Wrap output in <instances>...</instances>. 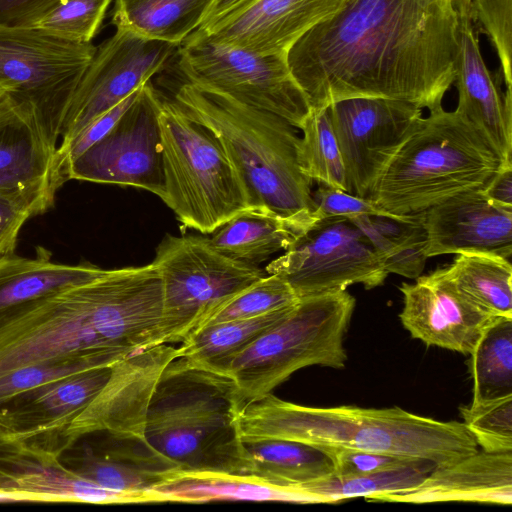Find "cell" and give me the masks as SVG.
I'll use <instances>...</instances> for the list:
<instances>
[{
    "label": "cell",
    "instance_id": "obj_1",
    "mask_svg": "<svg viewBox=\"0 0 512 512\" xmlns=\"http://www.w3.org/2000/svg\"><path fill=\"white\" fill-rule=\"evenodd\" d=\"M458 16L451 0H350L288 50L311 109L353 97L429 111L454 81Z\"/></svg>",
    "mask_w": 512,
    "mask_h": 512
},
{
    "label": "cell",
    "instance_id": "obj_2",
    "mask_svg": "<svg viewBox=\"0 0 512 512\" xmlns=\"http://www.w3.org/2000/svg\"><path fill=\"white\" fill-rule=\"evenodd\" d=\"M162 280L156 266L106 269L100 276L0 311V376L67 358L112 366L163 344Z\"/></svg>",
    "mask_w": 512,
    "mask_h": 512
},
{
    "label": "cell",
    "instance_id": "obj_3",
    "mask_svg": "<svg viewBox=\"0 0 512 512\" xmlns=\"http://www.w3.org/2000/svg\"><path fill=\"white\" fill-rule=\"evenodd\" d=\"M239 434L242 441L281 438L319 447L422 458L437 466L478 450L462 422L439 421L399 407L304 406L271 393L243 406Z\"/></svg>",
    "mask_w": 512,
    "mask_h": 512
},
{
    "label": "cell",
    "instance_id": "obj_4",
    "mask_svg": "<svg viewBox=\"0 0 512 512\" xmlns=\"http://www.w3.org/2000/svg\"><path fill=\"white\" fill-rule=\"evenodd\" d=\"M171 99L218 138L253 210L286 219L303 232L315 222L312 180L299 165L296 127L276 114L185 80Z\"/></svg>",
    "mask_w": 512,
    "mask_h": 512
},
{
    "label": "cell",
    "instance_id": "obj_5",
    "mask_svg": "<svg viewBox=\"0 0 512 512\" xmlns=\"http://www.w3.org/2000/svg\"><path fill=\"white\" fill-rule=\"evenodd\" d=\"M243 404L233 379L175 357L162 371L144 437L180 471L247 475L239 434Z\"/></svg>",
    "mask_w": 512,
    "mask_h": 512
},
{
    "label": "cell",
    "instance_id": "obj_6",
    "mask_svg": "<svg viewBox=\"0 0 512 512\" xmlns=\"http://www.w3.org/2000/svg\"><path fill=\"white\" fill-rule=\"evenodd\" d=\"M509 164L464 115L440 106L418 120L366 198L393 215L421 213L457 194L483 189Z\"/></svg>",
    "mask_w": 512,
    "mask_h": 512
},
{
    "label": "cell",
    "instance_id": "obj_7",
    "mask_svg": "<svg viewBox=\"0 0 512 512\" xmlns=\"http://www.w3.org/2000/svg\"><path fill=\"white\" fill-rule=\"evenodd\" d=\"M163 202L186 227L203 234L253 210L241 178L218 138L161 96Z\"/></svg>",
    "mask_w": 512,
    "mask_h": 512
},
{
    "label": "cell",
    "instance_id": "obj_8",
    "mask_svg": "<svg viewBox=\"0 0 512 512\" xmlns=\"http://www.w3.org/2000/svg\"><path fill=\"white\" fill-rule=\"evenodd\" d=\"M354 308L355 298L346 290L299 299L281 321L232 361L228 376L243 406L271 393L301 368H344V338Z\"/></svg>",
    "mask_w": 512,
    "mask_h": 512
},
{
    "label": "cell",
    "instance_id": "obj_9",
    "mask_svg": "<svg viewBox=\"0 0 512 512\" xmlns=\"http://www.w3.org/2000/svg\"><path fill=\"white\" fill-rule=\"evenodd\" d=\"M96 46L0 23V90L58 148L81 77Z\"/></svg>",
    "mask_w": 512,
    "mask_h": 512
},
{
    "label": "cell",
    "instance_id": "obj_10",
    "mask_svg": "<svg viewBox=\"0 0 512 512\" xmlns=\"http://www.w3.org/2000/svg\"><path fill=\"white\" fill-rule=\"evenodd\" d=\"M162 280V343L184 342L241 291L267 275L220 252L211 238L166 235L152 262Z\"/></svg>",
    "mask_w": 512,
    "mask_h": 512
},
{
    "label": "cell",
    "instance_id": "obj_11",
    "mask_svg": "<svg viewBox=\"0 0 512 512\" xmlns=\"http://www.w3.org/2000/svg\"><path fill=\"white\" fill-rule=\"evenodd\" d=\"M286 54H257L213 40L199 29L175 53L185 81L276 114L299 129L311 106Z\"/></svg>",
    "mask_w": 512,
    "mask_h": 512
},
{
    "label": "cell",
    "instance_id": "obj_12",
    "mask_svg": "<svg viewBox=\"0 0 512 512\" xmlns=\"http://www.w3.org/2000/svg\"><path fill=\"white\" fill-rule=\"evenodd\" d=\"M265 272L284 279L299 299L345 291L354 284L372 289L388 276L370 241L346 218L314 222Z\"/></svg>",
    "mask_w": 512,
    "mask_h": 512
},
{
    "label": "cell",
    "instance_id": "obj_13",
    "mask_svg": "<svg viewBox=\"0 0 512 512\" xmlns=\"http://www.w3.org/2000/svg\"><path fill=\"white\" fill-rule=\"evenodd\" d=\"M160 103L148 81L113 128L65 166L66 179L132 186L163 199Z\"/></svg>",
    "mask_w": 512,
    "mask_h": 512
},
{
    "label": "cell",
    "instance_id": "obj_14",
    "mask_svg": "<svg viewBox=\"0 0 512 512\" xmlns=\"http://www.w3.org/2000/svg\"><path fill=\"white\" fill-rule=\"evenodd\" d=\"M179 45L115 27L98 47L72 99L59 145L139 90L161 71Z\"/></svg>",
    "mask_w": 512,
    "mask_h": 512
},
{
    "label": "cell",
    "instance_id": "obj_15",
    "mask_svg": "<svg viewBox=\"0 0 512 512\" xmlns=\"http://www.w3.org/2000/svg\"><path fill=\"white\" fill-rule=\"evenodd\" d=\"M341 152L347 192L366 198L383 168L422 117L411 103L353 97L327 107Z\"/></svg>",
    "mask_w": 512,
    "mask_h": 512
},
{
    "label": "cell",
    "instance_id": "obj_16",
    "mask_svg": "<svg viewBox=\"0 0 512 512\" xmlns=\"http://www.w3.org/2000/svg\"><path fill=\"white\" fill-rule=\"evenodd\" d=\"M112 366L72 374L0 401V434L61 458L73 446L68 428L106 384Z\"/></svg>",
    "mask_w": 512,
    "mask_h": 512
},
{
    "label": "cell",
    "instance_id": "obj_17",
    "mask_svg": "<svg viewBox=\"0 0 512 512\" xmlns=\"http://www.w3.org/2000/svg\"><path fill=\"white\" fill-rule=\"evenodd\" d=\"M62 456L79 477L106 490L148 502V492L176 476L180 469L156 451L144 436L98 431L87 434Z\"/></svg>",
    "mask_w": 512,
    "mask_h": 512
},
{
    "label": "cell",
    "instance_id": "obj_18",
    "mask_svg": "<svg viewBox=\"0 0 512 512\" xmlns=\"http://www.w3.org/2000/svg\"><path fill=\"white\" fill-rule=\"evenodd\" d=\"M175 357L177 348L163 343L115 363L106 384L68 428L71 444L98 431L144 436L154 388L164 368Z\"/></svg>",
    "mask_w": 512,
    "mask_h": 512
},
{
    "label": "cell",
    "instance_id": "obj_19",
    "mask_svg": "<svg viewBox=\"0 0 512 512\" xmlns=\"http://www.w3.org/2000/svg\"><path fill=\"white\" fill-rule=\"evenodd\" d=\"M402 283V325L413 338L461 354H470L494 318L464 295L445 267Z\"/></svg>",
    "mask_w": 512,
    "mask_h": 512
},
{
    "label": "cell",
    "instance_id": "obj_20",
    "mask_svg": "<svg viewBox=\"0 0 512 512\" xmlns=\"http://www.w3.org/2000/svg\"><path fill=\"white\" fill-rule=\"evenodd\" d=\"M427 258L477 253L512 255V207L497 204L481 190L466 191L424 211Z\"/></svg>",
    "mask_w": 512,
    "mask_h": 512
},
{
    "label": "cell",
    "instance_id": "obj_21",
    "mask_svg": "<svg viewBox=\"0 0 512 512\" xmlns=\"http://www.w3.org/2000/svg\"><path fill=\"white\" fill-rule=\"evenodd\" d=\"M350 0H257L203 31L208 37L257 54L287 53L317 24Z\"/></svg>",
    "mask_w": 512,
    "mask_h": 512
},
{
    "label": "cell",
    "instance_id": "obj_22",
    "mask_svg": "<svg viewBox=\"0 0 512 512\" xmlns=\"http://www.w3.org/2000/svg\"><path fill=\"white\" fill-rule=\"evenodd\" d=\"M0 490L25 502L140 503L133 495L101 488L79 477L60 457L0 434Z\"/></svg>",
    "mask_w": 512,
    "mask_h": 512
},
{
    "label": "cell",
    "instance_id": "obj_23",
    "mask_svg": "<svg viewBox=\"0 0 512 512\" xmlns=\"http://www.w3.org/2000/svg\"><path fill=\"white\" fill-rule=\"evenodd\" d=\"M503 76L486 66L479 32L470 19H459L454 81L458 110L494 145L505 161H512V91L503 93Z\"/></svg>",
    "mask_w": 512,
    "mask_h": 512
},
{
    "label": "cell",
    "instance_id": "obj_24",
    "mask_svg": "<svg viewBox=\"0 0 512 512\" xmlns=\"http://www.w3.org/2000/svg\"><path fill=\"white\" fill-rule=\"evenodd\" d=\"M374 501L403 503L477 502L512 504V451L475 453L436 466L417 486Z\"/></svg>",
    "mask_w": 512,
    "mask_h": 512
},
{
    "label": "cell",
    "instance_id": "obj_25",
    "mask_svg": "<svg viewBox=\"0 0 512 512\" xmlns=\"http://www.w3.org/2000/svg\"><path fill=\"white\" fill-rule=\"evenodd\" d=\"M65 180L58 148L6 98L0 109V191L44 189L56 193Z\"/></svg>",
    "mask_w": 512,
    "mask_h": 512
},
{
    "label": "cell",
    "instance_id": "obj_26",
    "mask_svg": "<svg viewBox=\"0 0 512 512\" xmlns=\"http://www.w3.org/2000/svg\"><path fill=\"white\" fill-rule=\"evenodd\" d=\"M148 502L201 503L214 500L285 501L315 504L320 501L293 487H281L252 475L212 471H179L148 493Z\"/></svg>",
    "mask_w": 512,
    "mask_h": 512
},
{
    "label": "cell",
    "instance_id": "obj_27",
    "mask_svg": "<svg viewBox=\"0 0 512 512\" xmlns=\"http://www.w3.org/2000/svg\"><path fill=\"white\" fill-rule=\"evenodd\" d=\"M105 270L88 262H52L51 253L42 247L34 258L13 255L0 261V311L87 282Z\"/></svg>",
    "mask_w": 512,
    "mask_h": 512
},
{
    "label": "cell",
    "instance_id": "obj_28",
    "mask_svg": "<svg viewBox=\"0 0 512 512\" xmlns=\"http://www.w3.org/2000/svg\"><path fill=\"white\" fill-rule=\"evenodd\" d=\"M242 442L247 475L272 485L294 487L334 472L333 460L324 447L281 438Z\"/></svg>",
    "mask_w": 512,
    "mask_h": 512
},
{
    "label": "cell",
    "instance_id": "obj_29",
    "mask_svg": "<svg viewBox=\"0 0 512 512\" xmlns=\"http://www.w3.org/2000/svg\"><path fill=\"white\" fill-rule=\"evenodd\" d=\"M215 0H114L112 22L146 38L180 45L203 23Z\"/></svg>",
    "mask_w": 512,
    "mask_h": 512
},
{
    "label": "cell",
    "instance_id": "obj_30",
    "mask_svg": "<svg viewBox=\"0 0 512 512\" xmlns=\"http://www.w3.org/2000/svg\"><path fill=\"white\" fill-rule=\"evenodd\" d=\"M294 305L254 318L206 325L182 342L177 356L200 368L228 375L232 361L281 321Z\"/></svg>",
    "mask_w": 512,
    "mask_h": 512
},
{
    "label": "cell",
    "instance_id": "obj_31",
    "mask_svg": "<svg viewBox=\"0 0 512 512\" xmlns=\"http://www.w3.org/2000/svg\"><path fill=\"white\" fill-rule=\"evenodd\" d=\"M366 236L386 272L416 279L424 270V212L402 218L363 215L350 219Z\"/></svg>",
    "mask_w": 512,
    "mask_h": 512
},
{
    "label": "cell",
    "instance_id": "obj_32",
    "mask_svg": "<svg viewBox=\"0 0 512 512\" xmlns=\"http://www.w3.org/2000/svg\"><path fill=\"white\" fill-rule=\"evenodd\" d=\"M217 230L211 241L220 252L256 266L286 250L303 232L286 219L256 210L235 216Z\"/></svg>",
    "mask_w": 512,
    "mask_h": 512
},
{
    "label": "cell",
    "instance_id": "obj_33",
    "mask_svg": "<svg viewBox=\"0 0 512 512\" xmlns=\"http://www.w3.org/2000/svg\"><path fill=\"white\" fill-rule=\"evenodd\" d=\"M437 465L430 460L414 458L403 464L360 475L328 476L298 486L296 490L316 497L320 503H337L345 499L376 497L411 489L419 485Z\"/></svg>",
    "mask_w": 512,
    "mask_h": 512
},
{
    "label": "cell",
    "instance_id": "obj_34",
    "mask_svg": "<svg viewBox=\"0 0 512 512\" xmlns=\"http://www.w3.org/2000/svg\"><path fill=\"white\" fill-rule=\"evenodd\" d=\"M445 269L458 289L484 312L512 318V266L508 259L457 254Z\"/></svg>",
    "mask_w": 512,
    "mask_h": 512
},
{
    "label": "cell",
    "instance_id": "obj_35",
    "mask_svg": "<svg viewBox=\"0 0 512 512\" xmlns=\"http://www.w3.org/2000/svg\"><path fill=\"white\" fill-rule=\"evenodd\" d=\"M469 355L472 403L512 395V318L494 317Z\"/></svg>",
    "mask_w": 512,
    "mask_h": 512
},
{
    "label": "cell",
    "instance_id": "obj_36",
    "mask_svg": "<svg viewBox=\"0 0 512 512\" xmlns=\"http://www.w3.org/2000/svg\"><path fill=\"white\" fill-rule=\"evenodd\" d=\"M298 161L303 173L321 185L347 191L345 168L327 108L311 109L299 128Z\"/></svg>",
    "mask_w": 512,
    "mask_h": 512
},
{
    "label": "cell",
    "instance_id": "obj_37",
    "mask_svg": "<svg viewBox=\"0 0 512 512\" xmlns=\"http://www.w3.org/2000/svg\"><path fill=\"white\" fill-rule=\"evenodd\" d=\"M114 0H62L28 25L74 43H92Z\"/></svg>",
    "mask_w": 512,
    "mask_h": 512
},
{
    "label": "cell",
    "instance_id": "obj_38",
    "mask_svg": "<svg viewBox=\"0 0 512 512\" xmlns=\"http://www.w3.org/2000/svg\"><path fill=\"white\" fill-rule=\"evenodd\" d=\"M298 301L299 298L284 279L267 274L232 298L206 325L266 315Z\"/></svg>",
    "mask_w": 512,
    "mask_h": 512
},
{
    "label": "cell",
    "instance_id": "obj_39",
    "mask_svg": "<svg viewBox=\"0 0 512 512\" xmlns=\"http://www.w3.org/2000/svg\"><path fill=\"white\" fill-rule=\"evenodd\" d=\"M463 424L478 447L488 452L512 451V395L460 407Z\"/></svg>",
    "mask_w": 512,
    "mask_h": 512
},
{
    "label": "cell",
    "instance_id": "obj_40",
    "mask_svg": "<svg viewBox=\"0 0 512 512\" xmlns=\"http://www.w3.org/2000/svg\"><path fill=\"white\" fill-rule=\"evenodd\" d=\"M55 195L44 189L0 191V261L15 255L22 226L51 208Z\"/></svg>",
    "mask_w": 512,
    "mask_h": 512
},
{
    "label": "cell",
    "instance_id": "obj_41",
    "mask_svg": "<svg viewBox=\"0 0 512 512\" xmlns=\"http://www.w3.org/2000/svg\"><path fill=\"white\" fill-rule=\"evenodd\" d=\"M470 20L493 44L506 89L512 86V0H471Z\"/></svg>",
    "mask_w": 512,
    "mask_h": 512
},
{
    "label": "cell",
    "instance_id": "obj_42",
    "mask_svg": "<svg viewBox=\"0 0 512 512\" xmlns=\"http://www.w3.org/2000/svg\"><path fill=\"white\" fill-rule=\"evenodd\" d=\"M98 367L102 366L90 359L74 357L14 369L0 376V401L42 384Z\"/></svg>",
    "mask_w": 512,
    "mask_h": 512
},
{
    "label": "cell",
    "instance_id": "obj_43",
    "mask_svg": "<svg viewBox=\"0 0 512 512\" xmlns=\"http://www.w3.org/2000/svg\"><path fill=\"white\" fill-rule=\"evenodd\" d=\"M315 202V222L328 218L352 219L358 216H386L402 218L377 208L369 199L355 196L347 191L321 185L312 193Z\"/></svg>",
    "mask_w": 512,
    "mask_h": 512
},
{
    "label": "cell",
    "instance_id": "obj_44",
    "mask_svg": "<svg viewBox=\"0 0 512 512\" xmlns=\"http://www.w3.org/2000/svg\"><path fill=\"white\" fill-rule=\"evenodd\" d=\"M324 448L328 450L333 460V474L339 476L371 473L414 459L351 448Z\"/></svg>",
    "mask_w": 512,
    "mask_h": 512
},
{
    "label": "cell",
    "instance_id": "obj_45",
    "mask_svg": "<svg viewBox=\"0 0 512 512\" xmlns=\"http://www.w3.org/2000/svg\"><path fill=\"white\" fill-rule=\"evenodd\" d=\"M62 0H0V23L28 25Z\"/></svg>",
    "mask_w": 512,
    "mask_h": 512
},
{
    "label": "cell",
    "instance_id": "obj_46",
    "mask_svg": "<svg viewBox=\"0 0 512 512\" xmlns=\"http://www.w3.org/2000/svg\"><path fill=\"white\" fill-rule=\"evenodd\" d=\"M481 192L497 204L512 207V164L497 171Z\"/></svg>",
    "mask_w": 512,
    "mask_h": 512
},
{
    "label": "cell",
    "instance_id": "obj_47",
    "mask_svg": "<svg viewBox=\"0 0 512 512\" xmlns=\"http://www.w3.org/2000/svg\"><path fill=\"white\" fill-rule=\"evenodd\" d=\"M255 1L257 0H215L198 29H206L221 19L246 8Z\"/></svg>",
    "mask_w": 512,
    "mask_h": 512
},
{
    "label": "cell",
    "instance_id": "obj_48",
    "mask_svg": "<svg viewBox=\"0 0 512 512\" xmlns=\"http://www.w3.org/2000/svg\"><path fill=\"white\" fill-rule=\"evenodd\" d=\"M458 19H470L471 0H451Z\"/></svg>",
    "mask_w": 512,
    "mask_h": 512
},
{
    "label": "cell",
    "instance_id": "obj_49",
    "mask_svg": "<svg viewBox=\"0 0 512 512\" xmlns=\"http://www.w3.org/2000/svg\"><path fill=\"white\" fill-rule=\"evenodd\" d=\"M5 101H6V97L4 95L3 97L0 98V109L3 107Z\"/></svg>",
    "mask_w": 512,
    "mask_h": 512
},
{
    "label": "cell",
    "instance_id": "obj_50",
    "mask_svg": "<svg viewBox=\"0 0 512 512\" xmlns=\"http://www.w3.org/2000/svg\"><path fill=\"white\" fill-rule=\"evenodd\" d=\"M4 94L2 93V91L0 90V98L3 97Z\"/></svg>",
    "mask_w": 512,
    "mask_h": 512
}]
</instances>
